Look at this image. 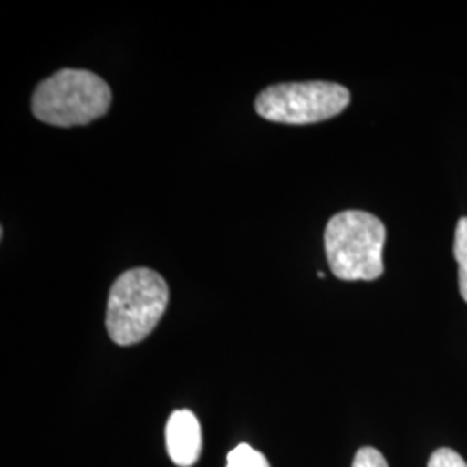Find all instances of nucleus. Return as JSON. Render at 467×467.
<instances>
[{
  "mask_svg": "<svg viewBox=\"0 0 467 467\" xmlns=\"http://www.w3.org/2000/svg\"><path fill=\"white\" fill-rule=\"evenodd\" d=\"M168 284L150 268H130L118 277L108 300L106 327L119 347L146 339L168 306Z\"/></svg>",
  "mask_w": 467,
  "mask_h": 467,
  "instance_id": "1",
  "label": "nucleus"
},
{
  "mask_svg": "<svg viewBox=\"0 0 467 467\" xmlns=\"http://www.w3.org/2000/svg\"><path fill=\"white\" fill-rule=\"evenodd\" d=\"M384 223L360 210L336 213L326 225L324 248L341 281H376L383 275Z\"/></svg>",
  "mask_w": 467,
  "mask_h": 467,
  "instance_id": "2",
  "label": "nucleus"
},
{
  "mask_svg": "<svg viewBox=\"0 0 467 467\" xmlns=\"http://www.w3.org/2000/svg\"><path fill=\"white\" fill-rule=\"evenodd\" d=\"M111 99L109 85L96 73L67 67L35 88L32 113L54 127H80L104 117Z\"/></svg>",
  "mask_w": 467,
  "mask_h": 467,
  "instance_id": "3",
  "label": "nucleus"
},
{
  "mask_svg": "<svg viewBox=\"0 0 467 467\" xmlns=\"http://www.w3.org/2000/svg\"><path fill=\"white\" fill-rule=\"evenodd\" d=\"M350 104V92L331 82H296L267 87L254 100L262 118L285 125H310L339 115Z\"/></svg>",
  "mask_w": 467,
  "mask_h": 467,
  "instance_id": "4",
  "label": "nucleus"
},
{
  "mask_svg": "<svg viewBox=\"0 0 467 467\" xmlns=\"http://www.w3.org/2000/svg\"><path fill=\"white\" fill-rule=\"evenodd\" d=\"M167 451L173 464L194 466L202 449V434L198 418L191 410H175L167 422Z\"/></svg>",
  "mask_w": 467,
  "mask_h": 467,
  "instance_id": "5",
  "label": "nucleus"
},
{
  "mask_svg": "<svg viewBox=\"0 0 467 467\" xmlns=\"http://www.w3.org/2000/svg\"><path fill=\"white\" fill-rule=\"evenodd\" d=\"M453 254L459 265V289L467 303V217L461 218L457 222Z\"/></svg>",
  "mask_w": 467,
  "mask_h": 467,
  "instance_id": "6",
  "label": "nucleus"
},
{
  "mask_svg": "<svg viewBox=\"0 0 467 467\" xmlns=\"http://www.w3.org/2000/svg\"><path fill=\"white\" fill-rule=\"evenodd\" d=\"M227 467H270V464L264 453L243 443V445H237L227 455Z\"/></svg>",
  "mask_w": 467,
  "mask_h": 467,
  "instance_id": "7",
  "label": "nucleus"
},
{
  "mask_svg": "<svg viewBox=\"0 0 467 467\" xmlns=\"http://www.w3.org/2000/svg\"><path fill=\"white\" fill-rule=\"evenodd\" d=\"M428 467H467L466 461L451 449H440L433 451Z\"/></svg>",
  "mask_w": 467,
  "mask_h": 467,
  "instance_id": "8",
  "label": "nucleus"
},
{
  "mask_svg": "<svg viewBox=\"0 0 467 467\" xmlns=\"http://www.w3.org/2000/svg\"><path fill=\"white\" fill-rule=\"evenodd\" d=\"M351 467H388V462L381 451L370 449V447H364L357 451Z\"/></svg>",
  "mask_w": 467,
  "mask_h": 467,
  "instance_id": "9",
  "label": "nucleus"
}]
</instances>
